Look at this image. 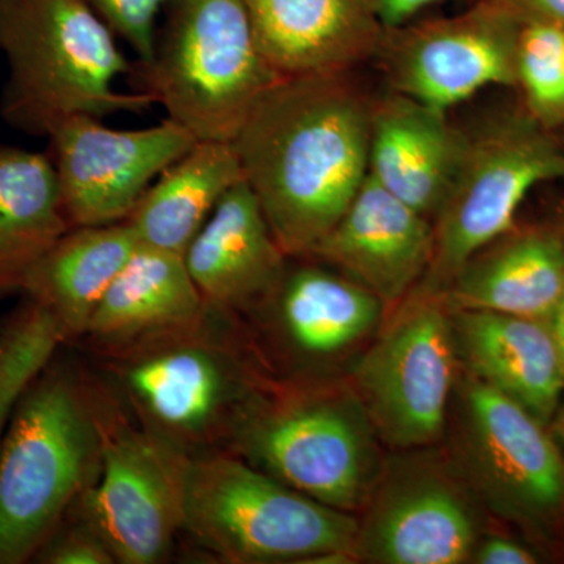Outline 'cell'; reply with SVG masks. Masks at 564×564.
I'll list each match as a JSON object with an SVG mask.
<instances>
[{
	"mask_svg": "<svg viewBox=\"0 0 564 564\" xmlns=\"http://www.w3.org/2000/svg\"><path fill=\"white\" fill-rule=\"evenodd\" d=\"M372 109L343 74L285 77L234 137L243 181L288 258L311 254L366 181Z\"/></svg>",
	"mask_w": 564,
	"mask_h": 564,
	"instance_id": "1",
	"label": "cell"
},
{
	"mask_svg": "<svg viewBox=\"0 0 564 564\" xmlns=\"http://www.w3.org/2000/svg\"><path fill=\"white\" fill-rule=\"evenodd\" d=\"M91 370L133 422L182 462L229 452L270 380L239 317L206 303L191 321L87 347Z\"/></svg>",
	"mask_w": 564,
	"mask_h": 564,
	"instance_id": "2",
	"label": "cell"
},
{
	"mask_svg": "<svg viewBox=\"0 0 564 564\" xmlns=\"http://www.w3.org/2000/svg\"><path fill=\"white\" fill-rule=\"evenodd\" d=\"M62 350L21 393L0 444V564L33 562L99 475L98 380Z\"/></svg>",
	"mask_w": 564,
	"mask_h": 564,
	"instance_id": "3",
	"label": "cell"
},
{
	"mask_svg": "<svg viewBox=\"0 0 564 564\" xmlns=\"http://www.w3.org/2000/svg\"><path fill=\"white\" fill-rule=\"evenodd\" d=\"M0 54L9 70L0 115L29 135L50 137L79 115L102 120L158 104L150 91L117 87L129 63L84 0H0Z\"/></svg>",
	"mask_w": 564,
	"mask_h": 564,
	"instance_id": "4",
	"label": "cell"
},
{
	"mask_svg": "<svg viewBox=\"0 0 564 564\" xmlns=\"http://www.w3.org/2000/svg\"><path fill=\"white\" fill-rule=\"evenodd\" d=\"M380 436L347 378H270L229 445L256 469L345 513H361L383 474Z\"/></svg>",
	"mask_w": 564,
	"mask_h": 564,
	"instance_id": "5",
	"label": "cell"
},
{
	"mask_svg": "<svg viewBox=\"0 0 564 564\" xmlns=\"http://www.w3.org/2000/svg\"><path fill=\"white\" fill-rule=\"evenodd\" d=\"M181 505V534L218 562H352L358 516L326 507L229 452L182 463Z\"/></svg>",
	"mask_w": 564,
	"mask_h": 564,
	"instance_id": "6",
	"label": "cell"
},
{
	"mask_svg": "<svg viewBox=\"0 0 564 564\" xmlns=\"http://www.w3.org/2000/svg\"><path fill=\"white\" fill-rule=\"evenodd\" d=\"M147 69L148 90L196 141H232L282 77L265 61L245 0H170Z\"/></svg>",
	"mask_w": 564,
	"mask_h": 564,
	"instance_id": "7",
	"label": "cell"
},
{
	"mask_svg": "<svg viewBox=\"0 0 564 564\" xmlns=\"http://www.w3.org/2000/svg\"><path fill=\"white\" fill-rule=\"evenodd\" d=\"M459 370L452 307L443 292L417 284L386 313L345 378L381 443L406 452L444 440Z\"/></svg>",
	"mask_w": 564,
	"mask_h": 564,
	"instance_id": "8",
	"label": "cell"
},
{
	"mask_svg": "<svg viewBox=\"0 0 564 564\" xmlns=\"http://www.w3.org/2000/svg\"><path fill=\"white\" fill-rule=\"evenodd\" d=\"M545 426L459 370L445 454L481 507L538 534L551 533L564 519V456Z\"/></svg>",
	"mask_w": 564,
	"mask_h": 564,
	"instance_id": "9",
	"label": "cell"
},
{
	"mask_svg": "<svg viewBox=\"0 0 564 564\" xmlns=\"http://www.w3.org/2000/svg\"><path fill=\"white\" fill-rule=\"evenodd\" d=\"M552 181H564V150L529 111L505 115L469 139L434 217L432 263L419 285L444 292L464 263L514 228L534 185Z\"/></svg>",
	"mask_w": 564,
	"mask_h": 564,
	"instance_id": "10",
	"label": "cell"
},
{
	"mask_svg": "<svg viewBox=\"0 0 564 564\" xmlns=\"http://www.w3.org/2000/svg\"><path fill=\"white\" fill-rule=\"evenodd\" d=\"M386 313L377 295L333 267L289 258L273 291L239 321L270 377L313 383L343 378L340 369L366 348Z\"/></svg>",
	"mask_w": 564,
	"mask_h": 564,
	"instance_id": "11",
	"label": "cell"
},
{
	"mask_svg": "<svg viewBox=\"0 0 564 564\" xmlns=\"http://www.w3.org/2000/svg\"><path fill=\"white\" fill-rule=\"evenodd\" d=\"M481 507L445 452H397L358 518L352 562L470 563L485 536Z\"/></svg>",
	"mask_w": 564,
	"mask_h": 564,
	"instance_id": "12",
	"label": "cell"
},
{
	"mask_svg": "<svg viewBox=\"0 0 564 564\" xmlns=\"http://www.w3.org/2000/svg\"><path fill=\"white\" fill-rule=\"evenodd\" d=\"M95 377L102 426L101 466L96 484L79 502L118 564L166 562L182 533L184 462L140 429Z\"/></svg>",
	"mask_w": 564,
	"mask_h": 564,
	"instance_id": "13",
	"label": "cell"
},
{
	"mask_svg": "<svg viewBox=\"0 0 564 564\" xmlns=\"http://www.w3.org/2000/svg\"><path fill=\"white\" fill-rule=\"evenodd\" d=\"M50 139L73 228L124 221L155 177L196 143L169 118L151 128L117 131L88 115L62 122Z\"/></svg>",
	"mask_w": 564,
	"mask_h": 564,
	"instance_id": "14",
	"label": "cell"
},
{
	"mask_svg": "<svg viewBox=\"0 0 564 564\" xmlns=\"http://www.w3.org/2000/svg\"><path fill=\"white\" fill-rule=\"evenodd\" d=\"M525 14L508 0L485 2L452 20L400 35L388 50L399 95L447 111L491 85L518 87V46Z\"/></svg>",
	"mask_w": 564,
	"mask_h": 564,
	"instance_id": "15",
	"label": "cell"
},
{
	"mask_svg": "<svg viewBox=\"0 0 564 564\" xmlns=\"http://www.w3.org/2000/svg\"><path fill=\"white\" fill-rule=\"evenodd\" d=\"M433 248V221L367 174L340 220L307 256L358 282L389 310L423 280Z\"/></svg>",
	"mask_w": 564,
	"mask_h": 564,
	"instance_id": "16",
	"label": "cell"
},
{
	"mask_svg": "<svg viewBox=\"0 0 564 564\" xmlns=\"http://www.w3.org/2000/svg\"><path fill=\"white\" fill-rule=\"evenodd\" d=\"M259 50L278 76L344 74L384 39L373 0H245Z\"/></svg>",
	"mask_w": 564,
	"mask_h": 564,
	"instance_id": "17",
	"label": "cell"
},
{
	"mask_svg": "<svg viewBox=\"0 0 564 564\" xmlns=\"http://www.w3.org/2000/svg\"><path fill=\"white\" fill-rule=\"evenodd\" d=\"M204 302L240 317L281 280L289 258L245 181L217 204L184 252Z\"/></svg>",
	"mask_w": 564,
	"mask_h": 564,
	"instance_id": "18",
	"label": "cell"
},
{
	"mask_svg": "<svg viewBox=\"0 0 564 564\" xmlns=\"http://www.w3.org/2000/svg\"><path fill=\"white\" fill-rule=\"evenodd\" d=\"M452 322L462 369L547 425L564 389V364L549 321L452 310Z\"/></svg>",
	"mask_w": 564,
	"mask_h": 564,
	"instance_id": "19",
	"label": "cell"
},
{
	"mask_svg": "<svg viewBox=\"0 0 564 564\" xmlns=\"http://www.w3.org/2000/svg\"><path fill=\"white\" fill-rule=\"evenodd\" d=\"M445 113L403 95L372 109L370 176L432 221L469 141L452 128Z\"/></svg>",
	"mask_w": 564,
	"mask_h": 564,
	"instance_id": "20",
	"label": "cell"
},
{
	"mask_svg": "<svg viewBox=\"0 0 564 564\" xmlns=\"http://www.w3.org/2000/svg\"><path fill=\"white\" fill-rule=\"evenodd\" d=\"M443 293L452 310L549 321L564 296L562 232L511 229L464 263Z\"/></svg>",
	"mask_w": 564,
	"mask_h": 564,
	"instance_id": "21",
	"label": "cell"
},
{
	"mask_svg": "<svg viewBox=\"0 0 564 564\" xmlns=\"http://www.w3.org/2000/svg\"><path fill=\"white\" fill-rule=\"evenodd\" d=\"M137 245L126 221L73 228L22 274L17 292L43 306L69 345L79 343Z\"/></svg>",
	"mask_w": 564,
	"mask_h": 564,
	"instance_id": "22",
	"label": "cell"
},
{
	"mask_svg": "<svg viewBox=\"0 0 564 564\" xmlns=\"http://www.w3.org/2000/svg\"><path fill=\"white\" fill-rule=\"evenodd\" d=\"M243 181L232 141H196L126 218L139 243L184 256L223 196Z\"/></svg>",
	"mask_w": 564,
	"mask_h": 564,
	"instance_id": "23",
	"label": "cell"
},
{
	"mask_svg": "<svg viewBox=\"0 0 564 564\" xmlns=\"http://www.w3.org/2000/svg\"><path fill=\"white\" fill-rule=\"evenodd\" d=\"M204 306L184 256L139 243L79 343L87 347L124 343L191 321Z\"/></svg>",
	"mask_w": 564,
	"mask_h": 564,
	"instance_id": "24",
	"label": "cell"
},
{
	"mask_svg": "<svg viewBox=\"0 0 564 564\" xmlns=\"http://www.w3.org/2000/svg\"><path fill=\"white\" fill-rule=\"evenodd\" d=\"M70 229L51 155L0 144V295Z\"/></svg>",
	"mask_w": 564,
	"mask_h": 564,
	"instance_id": "25",
	"label": "cell"
},
{
	"mask_svg": "<svg viewBox=\"0 0 564 564\" xmlns=\"http://www.w3.org/2000/svg\"><path fill=\"white\" fill-rule=\"evenodd\" d=\"M65 345L61 325L32 300L0 323V444L21 393Z\"/></svg>",
	"mask_w": 564,
	"mask_h": 564,
	"instance_id": "26",
	"label": "cell"
},
{
	"mask_svg": "<svg viewBox=\"0 0 564 564\" xmlns=\"http://www.w3.org/2000/svg\"><path fill=\"white\" fill-rule=\"evenodd\" d=\"M518 87L527 111L549 131L564 126V29L527 17L518 46Z\"/></svg>",
	"mask_w": 564,
	"mask_h": 564,
	"instance_id": "27",
	"label": "cell"
},
{
	"mask_svg": "<svg viewBox=\"0 0 564 564\" xmlns=\"http://www.w3.org/2000/svg\"><path fill=\"white\" fill-rule=\"evenodd\" d=\"M80 500V499H79ZM79 500L41 545L32 563L118 564L106 538L91 521Z\"/></svg>",
	"mask_w": 564,
	"mask_h": 564,
	"instance_id": "28",
	"label": "cell"
},
{
	"mask_svg": "<svg viewBox=\"0 0 564 564\" xmlns=\"http://www.w3.org/2000/svg\"><path fill=\"white\" fill-rule=\"evenodd\" d=\"M110 29L139 55L143 66L150 65L158 44V22L162 7L170 0H84Z\"/></svg>",
	"mask_w": 564,
	"mask_h": 564,
	"instance_id": "29",
	"label": "cell"
},
{
	"mask_svg": "<svg viewBox=\"0 0 564 564\" xmlns=\"http://www.w3.org/2000/svg\"><path fill=\"white\" fill-rule=\"evenodd\" d=\"M536 555L510 538L485 534L475 547L470 563L477 564H533Z\"/></svg>",
	"mask_w": 564,
	"mask_h": 564,
	"instance_id": "30",
	"label": "cell"
},
{
	"mask_svg": "<svg viewBox=\"0 0 564 564\" xmlns=\"http://www.w3.org/2000/svg\"><path fill=\"white\" fill-rule=\"evenodd\" d=\"M378 18L384 29H395L413 18L419 11L441 0H373Z\"/></svg>",
	"mask_w": 564,
	"mask_h": 564,
	"instance_id": "31",
	"label": "cell"
},
{
	"mask_svg": "<svg viewBox=\"0 0 564 564\" xmlns=\"http://www.w3.org/2000/svg\"><path fill=\"white\" fill-rule=\"evenodd\" d=\"M527 17L540 18L564 29V0H508Z\"/></svg>",
	"mask_w": 564,
	"mask_h": 564,
	"instance_id": "32",
	"label": "cell"
},
{
	"mask_svg": "<svg viewBox=\"0 0 564 564\" xmlns=\"http://www.w3.org/2000/svg\"><path fill=\"white\" fill-rule=\"evenodd\" d=\"M549 325H551L552 333H554L555 343L558 345L560 355H562L564 364V296L558 306H556L554 314L549 318Z\"/></svg>",
	"mask_w": 564,
	"mask_h": 564,
	"instance_id": "33",
	"label": "cell"
},
{
	"mask_svg": "<svg viewBox=\"0 0 564 564\" xmlns=\"http://www.w3.org/2000/svg\"><path fill=\"white\" fill-rule=\"evenodd\" d=\"M552 421H554V432L556 433V436H558L564 443V403L562 406H558V410H556Z\"/></svg>",
	"mask_w": 564,
	"mask_h": 564,
	"instance_id": "34",
	"label": "cell"
},
{
	"mask_svg": "<svg viewBox=\"0 0 564 564\" xmlns=\"http://www.w3.org/2000/svg\"><path fill=\"white\" fill-rule=\"evenodd\" d=\"M562 239H563V245H564V229L562 231Z\"/></svg>",
	"mask_w": 564,
	"mask_h": 564,
	"instance_id": "35",
	"label": "cell"
}]
</instances>
